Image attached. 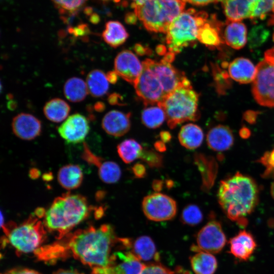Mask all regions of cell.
<instances>
[{"instance_id": "10", "label": "cell", "mask_w": 274, "mask_h": 274, "mask_svg": "<svg viewBox=\"0 0 274 274\" xmlns=\"http://www.w3.org/2000/svg\"><path fill=\"white\" fill-rule=\"evenodd\" d=\"M142 210L148 219L156 222L164 221L175 217L177 206L173 198L164 194L155 192L143 198Z\"/></svg>"}, {"instance_id": "24", "label": "cell", "mask_w": 274, "mask_h": 274, "mask_svg": "<svg viewBox=\"0 0 274 274\" xmlns=\"http://www.w3.org/2000/svg\"><path fill=\"white\" fill-rule=\"evenodd\" d=\"M83 180V173L77 164H69L61 167L57 173V180L62 187L68 191L79 188Z\"/></svg>"}, {"instance_id": "50", "label": "cell", "mask_w": 274, "mask_h": 274, "mask_svg": "<svg viewBox=\"0 0 274 274\" xmlns=\"http://www.w3.org/2000/svg\"><path fill=\"white\" fill-rule=\"evenodd\" d=\"M154 146L155 150L158 152H163L166 150V147L164 143L161 141H156Z\"/></svg>"}, {"instance_id": "40", "label": "cell", "mask_w": 274, "mask_h": 274, "mask_svg": "<svg viewBox=\"0 0 274 274\" xmlns=\"http://www.w3.org/2000/svg\"><path fill=\"white\" fill-rule=\"evenodd\" d=\"M260 162L266 167L265 176L274 175V149L268 152L261 158Z\"/></svg>"}, {"instance_id": "11", "label": "cell", "mask_w": 274, "mask_h": 274, "mask_svg": "<svg viewBox=\"0 0 274 274\" xmlns=\"http://www.w3.org/2000/svg\"><path fill=\"white\" fill-rule=\"evenodd\" d=\"M196 242L197 246L192 248L194 251H203L211 254L220 252L226 242L220 223L216 220L208 222L198 232Z\"/></svg>"}, {"instance_id": "36", "label": "cell", "mask_w": 274, "mask_h": 274, "mask_svg": "<svg viewBox=\"0 0 274 274\" xmlns=\"http://www.w3.org/2000/svg\"><path fill=\"white\" fill-rule=\"evenodd\" d=\"M139 158L152 168H160L163 164L162 155L153 149L143 148Z\"/></svg>"}, {"instance_id": "58", "label": "cell", "mask_w": 274, "mask_h": 274, "mask_svg": "<svg viewBox=\"0 0 274 274\" xmlns=\"http://www.w3.org/2000/svg\"><path fill=\"white\" fill-rule=\"evenodd\" d=\"M255 113H254V112H247L246 115H245V117L246 118V119H247L248 118H249V117L250 118L249 120L248 121L249 122V121H251L252 122V121L253 120V119H255Z\"/></svg>"}, {"instance_id": "27", "label": "cell", "mask_w": 274, "mask_h": 274, "mask_svg": "<svg viewBox=\"0 0 274 274\" xmlns=\"http://www.w3.org/2000/svg\"><path fill=\"white\" fill-rule=\"evenodd\" d=\"M131 251L140 260L148 261L158 260V254L152 239L148 236H141L137 238L132 244L130 242Z\"/></svg>"}, {"instance_id": "54", "label": "cell", "mask_w": 274, "mask_h": 274, "mask_svg": "<svg viewBox=\"0 0 274 274\" xmlns=\"http://www.w3.org/2000/svg\"><path fill=\"white\" fill-rule=\"evenodd\" d=\"M53 274H83L78 271L71 269H60L58 270Z\"/></svg>"}, {"instance_id": "33", "label": "cell", "mask_w": 274, "mask_h": 274, "mask_svg": "<svg viewBox=\"0 0 274 274\" xmlns=\"http://www.w3.org/2000/svg\"><path fill=\"white\" fill-rule=\"evenodd\" d=\"M117 152L121 159L126 163H129L140 156L143 149L142 146L135 140L126 139L117 146Z\"/></svg>"}, {"instance_id": "42", "label": "cell", "mask_w": 274, "mask_h": 274, "mask_svg": "<svg viewBox=\"0 0 274 274\" xmlns=\"http://www.w3.org/2000/svg\"><path fill=\"white\" fill-rule=\"evenodd\" d=\"M131 170L135 178H143L147 175L146 168L145 166L141 163L138 162L134 164L132 166Z\"/></svg>"}, {"instance_id": "16", "label": "cell", "mask_w": 274, "mask_h": 274, "mask_svg": "<svg viewBox=\"0 0 274 274\" xmlns=\"http://www.w3.org/2000/svg\"><path fill=\"white\" fill-rule=\"evenodd\" d=\"M141 261L131 251H118L111 255L107 267L111 274H141L146 265Z\"/></svg>"}, {"instance_id": "18", "label": "cell", "mask_w": 274, "mask_h": 274, "mask_svg": "<svg viewBox=\"0 0 274 274\" xmlns=\"http://www.w3.org/2000/svg\"><path fill=\"white\" fill-rule=\"evenodd\" d=\"M130 113L112 110L104 117L101 122L103 129L108 134L120 137L125 134L131 127Z\"/></svg>"}, {"instance_id": "12", "label": "cell", "mask_w": 274, "mask_h": 274, "mask_svg": "<svg viewBox=\"0 0 274 274\" xmlns=\"http://www.w3.org/2000/svg\"><path fill=\"white\" fill-rule=\"evenodd\" d=\"M89 130L88 120L79 113L69 116L58 128L60 136L67 143L72 144L83 142Z\"/></svg>"}, {"instance_id": "7", "label": "cell", "mask_w": 274, "mask_h": 274, "mask_svg": "<svg viewBox=\"0 0 274 274\" xmlns=\"http://www.w3.org/2000/svg\"><path fill=\"white\" fill-rule=\"evenodd\" d=\"M35 213L20 225L8 229L3 227L8 242L22 253L37 251L45 239L46 228L43 221Z\"/></svg>"}, {"instance_id": "23", "label": "cell", "mask_w": 274, "mask_h": 274, "mask_svg": "<svg viewBox=\"0 0 274 274\" xmlns=\"http://www.w3.org/2000/svg\"><path fill=\"white\" fill-rule=\"evenodd\" d=\"M224 14L229 21L250 19L251 0H221Z\"/></svg>"}, {"instance_id": "56", "label": "cell", "mask_w": 274, "mask_h": 274, "mask_svg": "<svg viewBox=\"0 0 274 274\" xmlns=\"http://www.w3.org/2000/svg\"><path fill=\"white\" fill-rule=\"evenodd\" d=\"M92 274H111L107 267L95 268L93 269Z\"/></svg>"}, {"instance_id": "9", "label": "cell", "mask_w": 274, "mask_h": 274, "mask_svg": "<svg viewBox=\"0 0 274 274\" xmlns=\"http://www.w3.org/2000/svg\"><path fill=\"white\" fill-rule=\"evenodd\" d=\"M252 93L260 105L274 107V64L264 59L257 64Z\"/></svg>"}, {"instance_id": "22", "label": "cell", "mask_w": 274, "mask_h": 274, "mask_svg": "<svg viewBox=\"0 0 274 274\" xmlns=\"http://www.w3.org/2000/svg\"><path fill=\"white\" fill-rule=\"evenodd\" d=\"M222 38L228 46L235 49L242 48L247 40L246 25L241 21H227Z\"/></svg>"}, {"instance_id": "38", "label": "cell", "mask_w": 274, "mask_h": 274, "mask_svg": "<svg viewBox=\"0 0 274 274\" xmlns=\"http://www.w3.org/2000/svg\"><path fill=\"white\" fill-rule=\"evenodd\" d=\"M270 13L274 14V0H258L253 19H263Z\"/></svg>"}, {"instance_id": "4", "label": "cell", "mask_w": 274, "mask_h": 274, "mask_svg": "<svg viewBox=\"0 0 274 274\" xmlns=\"http://www.w3.org/2000/svg\"><path fill=\"white\" fill-rule=\"evenodd\" d=\"M198 100L199 94L187 78L157 105L163 109L168 127L174 129L181 123L199 118Z\"/></svg>"}, {"instance_id": "1", "label": "cell", "mask_w": 274, "mask_h": 274, "mask_svg": "<svg viewBox=\"0 0 274 274\" xmlns=\"http://www.w3.org/2000/svg\"><path fill=\"white\" fill-rule=\"evenodd\" d=\"M117 240L114 228L110 224L98 227L91 226L76 231L61 243L39 249L36 252L44 260L69 254L93 269L105 268L110 264L111 248Z\"/></svg>"}, {"instance_id": "19", "label": "cell", "mask_w": 274, "mask_h": 274, "mask_svg": "<svg viewBox=\"0 0 274 274\" xmlns=\"http://www.w3.org/2000/svg\"><path fill=\"white\" fill-rule=\"evenodd\" d=\"M229 244L230 253L243 261L247 260L251 256L256 247L253 235L245 230L240 231L231 238Z\"/></svg>"}, {"instance_id": "45", "label": "cell", "mask_w": 274, "mask_h": 274, "mask_svg": "<svg viewBox=\"0 0 274 274\" xmlns=\"http://www.w3.org/2000/svg\"><path fill=\"white\" fill-rule=\"evenodd\" d=\"M108 101L112 105L122 106L125 105L123 102L122 96L117 93H113L109 95Z\"/></svg>"}, {"instance_id": "5", "label": "cell", "mask_w": 274, "mask_h": 274, "mask_svg": "<svg viewBox=\"0 0 274 274\" xmlns=\"http://www.w3.org/2000/svg\"><path fill=\"white\" fill-rule=\"evenodd\" d=\"M185 4L184 0H150L132 6L146 29L166 33L171 22L184 11Z\"/></svg>"}, {"instance_id": "59", "label": "cell", "mask_w": 274, "mask_h": 274, "mask_svg": "<svg viewBox=\"0 0 274 274\" xmlns=\"http://www.w3.org/2000/svg\"><path fill=\"white\" fill-rule=\"evenodd\" d=\"M16 108V102L14 100H10L8 103V108L10 110H14Z\"/></svg>"}, {"instance_id": "28", "label": "cell", "mask_w": 274, "mask_h": 274, "mask_svg": "<svg viewBox=\"0 0 274 274\" xmlns=\"http://www.w3.org/2000/svg\"><path fill=\"white\" fill-rule=\"evenodd\" d=\"M71 110L70 106L64 100L54 98L47 101L43 108L45 117L50 121L56 123L65 120Z\"/></svg>"}, {"instance_id": "15", "label": "cell", "mask_w": 274, "mask_h": 274, "mask_svg": "<svg viewBox=\"0 0 274 274\" xmlns=\"http://www.w3.org/2000/svg\"><path fill=\"white\" fill-rule=\"evenodd\" d=\"M148 59L151 66L160 81L166 95L174 90L187 78L183 72L177 69L170 63L162 59L157 62L151 59Z\"/></svg>"}, {"instance_id": "21", "label": "cell", "mask_w": 274, "mask_h": 274, "mask_svg": "<svg viewBox=\"0 0 274 274\" xmlns=\"http://www.w3.org/2000/svg\"><path fill=\"white\" fill-rule=\"evenodd\" d=\"M207 141L211 149L221 152L228 150L232 146L234 139L229 128L225 125H219L209 131Z\"/></svg>"}, {"instance_id": "39", "label": "cell", "mask_w": 274, "mask_h": 274, "mask_svg": "<svg viewBox=\"0 0 274 274\" xmlns=\"http://www.w3.org/2000/svg\"><path fill=\"white\" fill-rule=\"evenodd\" d=\"M268 31L262 25H258L253 27L249 36V40L251 46H256L262 43L268 37Z\"/></svg>"}, {"instance_id": "25", "label": "cell", "mask_w": 274, "mask_h": 274, "mask_svg": "<svg viewBox=\"0 0 274 274\" xmlns=\"http://www.w3.org/2000/svg\"><path fill=\"white\" fill-rule=\"evenodd\" d=\"M203 136L202 129L193 123L183 125L178 134L181 145L189 150H194L199 147L202 143Z\"/></svg>"}, {"instance_id": "41", "label": "cell", "mask_w": 274, "mask_h": 274, "mask_svg": "<svg viewBox=\"0 0 274 274\" xmlns=\"http://www.w3.org/2000/svg\"><path fill=\"white\" fill-rule=\"evenodd\" d=\"M141 274H175L166 267L158 264H151L146 265Z\"/></svg>"}, {"instance_id": "52", "label": "cell", "mask_w": 274, "mask_h": 274, "mask_svg": "<svg viewBox=\"0 0 274 274\" xmlns=\"http://www.w3.org/2000/svg\"><path fill=\"white\" fill-rule=\"evenodd\" d=\"M176 55L175 53L168 51L166 54L164 55L162 60L171 63L175 60Z\"/></svg>"}, {"instance_id": "3", "label": "cell", "mask_w": 274, "mask_h": 274, "mask_svg": "<svg viewBox=\"0 0 274 274\" xmlns=\"http://www.w3.org/2000/svg\"><path fill=\"white\" fill-rule=\"evenodd\" d=\"M93 208L81 194L70 192L57 197L43 217L46 230L56 232L61 239L91 213Z\"/></svg>"}, {"instance_id": "32", "label": "cell", "mask_w": 274, "mask_h": 274, "mask_svg": "<svg viewBox=\"0 0 274 274\" xmlns=\"http://www.w3.org/2000/svg\"><path fill=\"white\" fill-rule=\"evenodd\" d=\"M63 92L66 98L74 102L83 100L88 90L86 83L81 78L72 77L65 82Z\"/></svg>"}, {"instance_id": "44", "label": "cell", "mask_w": 274, "mask_h": 274, "mask_svg": "<svg viewBox=\"0 0 274 274\" xmlns=\"http://www.w3.org/2000/svg\"><path fill=\"white\" fill-rule=\"evenodd\" d=\"M133 49L135 52L140 56L149 55L152 53V50L150 48L139 43L135 44Z\"/></svg>"}, {"instance_id": "29", "label": "cell", "mask_w": 274, "mask_h": 274, "mask_svg": "<svg viewBox=\"0 0 274 274\" xmlns=\"http://www.w3.org/2000/svg\"><path fill=\"white\" fill-rule=\"evenodd\" d=\"M86 84L88 92L95 97L104 96L109 90V82L106 75L98 69L92 70L88 73Z\"/></svg>"}, {"instance_id": "34", "label": "cell", "mask_w": 274, "mask_h": 274, "mask_svg": "<svg viewBox=\"0 0 274 274\" xmlns=\"http://www.w3.org/2000/svg\"><path fill=\"white\" fill-rule=\"evenodd\" d=\"M166 119L163 109L157 105L144 109L141 114L143 124L148 128L155 129L160 126Z\"/></svg>"}, {"instance_id": "37", "label": "cell", "mask_w": 274, "mask_h": 274, "mask_svg": "<svg viewBox=\"0 0 274 274\" xmlns=\"http://www.w3.org/2000/svg\"><path fill=\"white\" fill-rule=\"evenodd\" d=\"M88 0H52L61 12L73 13L81 8Z\"/></svg>"}, {"instance_id": "30", "label": "cell", "mask_w": 274, "mask_h": 274, "mask_svg": "<svg viewBox=\"0 0 274 274\" xmlns=\"http://www.w3.org/2000/svg\"><path fill=\"white\" fill-rule=\"evenodd\" d=\"M190 262L195 274H214L217 267L216 258L212 254L203 251L193 255Z\"/></svg>"}, {"instance_id": "49", "label": "cell", "mask_w": 274, "mask_h": 274, "mask_svg": "<svg viewBox=\"0 0 274 274\" xmlns=\"http://www.w3.org/2000/svg\"><path fill=\"white\" fill-rule=\"evenodd\" d=\"M264 57L266 60L274 64V47L266 51Z\"/></svg>"}, {"instance_id": "14", "label": "cell", "mask_w": 274, "mask_h": 274, "mask_svg": "<svg viewBox=\"0 0 274 274\" xmlns=\"http://www.w3.org/2000/svg\"><path fill=\"white\" fill-rule=\"evenodd\" d=\"M114 68L119 77L134 85L142 71L143 64L132 52L125 50L115 57Z\"/></svg>"}, {"instance_id": "13", "label": "cell", "mask_w": 274, "mask_h": 274, "mask_svg": "<svg viewBox=\"0 0 274 274\" xmlns=\"http://www.w3.org/2000/svg\"><path fill=\"white\" fill-rule=\"evenodd\" d=\"M81 158L89 164L93 165L97 168L98 176L104 183L113 184L119 180L121 170L119 165L112 161H105L101 157L94 154L85 142L83 143Z\"/></svg>"}, {"instance_id": "8", "label": "cell", "mask_w": 274, "mask_h": 274, "mask_svg": "<svg viewBox=\"0 0 274 274\" xmlns=\"http://www.w3.org/2000/svg\"><path fill=\"white\" fill-rule=\"evenodd\" d=\"M142 64V71L133 85L136 93L146 106L157 105L166 94L148 59L143 61Z\"/></svg>"}, {"instance_id": "60", "label": "cell", "mask_w": 274, "mask_h": 274, "mask_svg": "<svg viewBox=\"0 0 274 274\" xmlns=\"http://www.w3.org/2000/svg\"><path fill=\"white\" fill-rule=\"evenodd\" d=\"M133 3L132 5H141L150 0H132Z\"/></svg>"}, {"instance_id": "57", "label": "cell", "mask_w": 274, "mask_h": 274, "mask_svg": "<svg viewBox=\"0 0 274 274\" xmlns=\"http://www.w3.org/2000/svg\"><path fill=\"white\" fill-rule=\"evenodd\" d=\"M106 106L104 103L101 101L96 102L94 106L95 110L97 112H101L105 110Z\"/></svg>"}, {"instance_id": "51", "label": "cell", "mask_w": 274, "mask_h": 274, "mask_svg": "<svg viewBox=\"0 0 274 274\" xmlns=\"http://www.w3.org/2000/svg\"><path fill=\"white\" fill-rule=\"evenodd\" d=\"M163 181L160 180H155L152 183V188L156 192L161 191L163 186Z\"/></svg>"}, {"instance_id": "53", "label": "cell", "mask_w": 274, "mask_h": 274, "mask_svg": "<svg viewBox=\"0 0 274 274\" xmlns=\"http://www.w3.org/2000/svg\"><path fill=\"white\" fill-rule=\"evenodd\" d=\"M136 16L135 13H129L125 17V21L128 24H134L136 22Z\"/></svg>"}, {"instance_id": "26", "label": "cell", "mask_w": 274, "mask_h": 274, "mask_svg": "<svg viewBox=\"0 0 274 274\" xmlns=\"http://www.w3.org/2000/svg\"><path fill=\"white\" fill-rule=\"evenodd\" d=\"M104 41L110 46L116 48L123 44L129 35L124 26L117 21H109L106 24L102 33Z\"/></svg>"}, {"instance_id": "62", "label": "cell", "mask_w": 274, "mask_h": 274, "mask_svg": "<svg viewBox=\"0 0 274 274\" xmlns=\"http://www.w3.org/2000/svg\"><path fill=\"white\" fill-rule=\"evenodd\" d=\"M103 1H111V0H102ZM113 1H114L115 2H118L119 1H120V0H113Z\"/></svg>"}, {"instance_id": "17", "label": "cell", "mask_w": 274, "mask_h": 274, "mask_svg": "<svg viewBox=\"0 0 274 274\" xmlns=\"http://www.w3.org/2000/svg\"><path fill=\"white\" fill-rule=\"evenodd\" d=\"M14 134L23 140H32L39 136L42 131L40 120L33 115L25 113L15 116L12 122Z\"/></svg>"}, {"instance_id": "55", "label": "cell", "mask_w": 274, "mask_h": 274, "mask_svg": "<svg viewBox=\"0 0 274 274\" xmlns=\"http://www.w3.org/2000/svg\"><path fill=\"white\" fill-rule=\"evenodd\" d=\"M156 52L159 55H165L167 52V47L163 45H159L156 48Z\"/></svg>"}, {"instance_id": "48", "label": "cell", "mask_w": 274, "mask_h": 274, "mask_svg": "<svg viewBox=\"0 0 274 274\" xmlns=\"http://www.w3.org/2000/svg\"><path fill=\"white\" fill-rule=\"evenodd\" d=\"M159 136L161 141L164 143L169 142L172 139V135L169 131L163 130L159 133Z\"/></svg>"}, {"instance_id": "20", "label": "cell", "mask_w": 274, "mask_h": 274, "mask_svg": "<svg viewBox=\"0 0 274 274\" xmlns=\"http://www.w3.org/2000/svg\"><path fill=\"white\" fill-rule=\"evenodd\" d=\"M228 74L234 81L242 84L253 82L256 73V66L249 59L237 58L228 65Z\"/></svg>"}, {"instance_id": "61", "label": "cell", "mask_w": 274, "mask_h": 274, "mask_svg": "<svg viewBox=\"0 0 274 274\" xmlns=\"http://www.w3.org/2000/svg\"><path fill=\"white\" fill-rule=\"evenodd\" d=\"M270 191L272 197L274 198V182L271 184Z\"/></svg>"}, {"instance_id": "35", "label": "cell", "mask_w": 274, "mask_h": 274, "mask_svg": "<svg viewBox=\"0 0 274 274\" xmlns=\"http://www.w3.org/2000/svg\"><path fill=\"white\" fill-rule=\"evenodd\" d=\"M180 219L184 224L195 226L202 221L203 215L200 209L197 205L189 204L184 208Z\"/></svg>"}, {"instance_id": "63", "label": "cell", "mask_w": 274, "mask_h": 274, "mask_svg": "<svg viewBox=\"0 0 274 274\" xmlns=\"http://www.w3.org/2000/svg\"><path fill=\"white\" fill-rule=\"evenodd\" d=\"M272 38H273V40L274 41V32H273V34Z\"/></svg>"}, {"instance_id": "47", "label": "cell", "mask_w": 274, "mask_h": 274, "mask_svg": "<svg viewBox=\"0 0 274 274\" xmlns=\"http://www.w3.org/2000/svg\"><path fill=\"white\" fill-rule=\"evenodd\" d=\"M118 75L114 71H109L106 74V77L109 82L111 84H115L118 80Z\"/></svg>"}, {"instance_id": "31", "label": "cell", "mask_w": 274, "mask_h": 274, "mask_svg": "<svg viewBox=\"0 0 274 274\" xmlns=\"http://www.w3.org/2000/svg\"><path fill=\"white\" fill-rule=\"evenodd\" d=\"M220 26L217 24H211L207 20L198 30L197 40L211 49L219 47L223 42L220 35Z\"/></svg>"}, {"instance_id": "6", "label": "cell", "mask_w": 274, "mask_h": 274, "mask_svg": "<svg viewBox=\"0 0 274 274\" xmlns=\"http://www.w3.org/2000/svg\"><path fill=\"white\" fill-rule=\"evenodd\" d=\"M204 12L193 9L183 12L170 24L166 33L168 51L176 55L184 48L195 45L199 28L207 20Z\"/></svg>"}, {"instance_id": "46", "label": "cell", "mask_w": 274, "mask_h": 274, "mask_svg": "<svg viewBox=\"0 0 274 274\" xmlns=\"http://www.w3.org/2000/svg\"><path fill=\"white\" fill-rule=\"evenodd\" d=\"M185 2H188L195 6H204L211 3L218 2L221 0H184Z\"/></svg>"}, {"instance_id": "2", "label": "cell", "mask_w": 274, "mask_h": 274, "mask_svg": "<svg viewBox=\"0 0 274 274\" xmlns=\"http://www.w3.org/2000/svg\"><path fill=\"white\" fill-rule=\"evenodd\" d=\"M218 198L227 217L244 226L257 203L258 189L251 178L237 173L221 182Z\"/></svg>"}, {"instance_id": "43", "label": "cell", "mask_w": 274, "mask_h": 274, "mask_svg": "<svg viewBox=\"0 0 274 274\" xmlns=\"http://www.w3.org/2000/svg\"><path fill=\"white\" fill-rule=\"evenodd\" d=\"M2 274H40L38 271L26 268H16L9 270Z\"/></svg>"}]
</instances>
